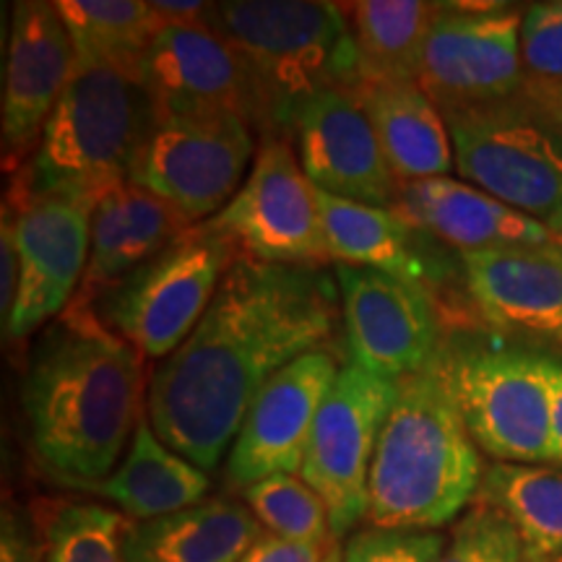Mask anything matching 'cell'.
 I'll return each instance as SVG.
<instances>
[{"instance_id":"1","label":"cell","mask_w":562,"mask_h":562,"mask_svg":"<svg viewBox=\"0 0 562 562\" xmlns=\"http://www.w3.org/2000/svg\"><path fill=\"white\" fill-rule=\"evenodd\" d=\"M339 318V286L323 269L240 256L193 334L151 370L146 417L157 438L214 472L263 385L328 349Z\"/></svg>"},{"instance_id":"2","label":"cell","mask_w":562,"mask_h":562,"mask_svg":"<svg viewBox=\"0 0 562 562\" xmlns=\"http://www.w3.org/2000/svg\"><path fill=\"white\" fill-rule=\"evenodd\" d=\"M144 362L97 318H60L40 341L21 409L34 461L53 482L97 490L115 472L146 414Z\"/></svg>"},{"instance_id":"3","label":"cell","mask_w":562,"mask_h":562,"mask_svg":"<svg viewBox=\"0 0 562 562\" xmlns=\"http://www.w3.org/2000/svg\"><path fill=\"white\" fill-rule=\"evenodd\" d=\"M482 456L467 430L446 349L432 364L396 383L368 484V524L383 529L438 531L474 505Z\"/></svg>"},{"instance_id":"4","label":"cell","mask_w":562,"mask_h":562,"mask_svg":"<svg viewBox=\"0 0 562 562\" xmlns=\"http://www.w3.org/2000/svg\"><path fill=\"white\" fill-rule=\"evenodd\" d=\"M201 21L240 60L263 138H290L297 110L321 91L362 89L341 3L227 0L209 3Z\"/></svg>"},{"instance_id":"5","label":"cell","mask_w":562,"mask_h":562,"mask_svg":"<svg viewBox=\"0 0 562 562\" xmlns=\"http://www.w3.org/2000/svg\"><path fill=\"white\" fill-rule=\"evenodd\" d=\"M159 115L138 76L79 68L42 131L37 151L11 178L37 191H76L100 201L128 182Z\"/></svg>"},{"instance_id":"6","label":"cell","mask_w":562,"mask_h":562,"mask_svg":"<svg viewBox=\"0 0 562 562\" xmlns=\"http://www.w3.org/2000/svg\"><path fill=\"white\" fill-rule=\"evenodd\" d=\"M237 258L222 232L195 224L104 294L94 318L144 360H167L206 315Z\"/></svg>"},{"instance_id":"7","label":"cell","mask_w":562,"mask_h":562,"mask_svg":"<svg viewBox=\"0 0 562 562\" xmlns=\"http://www.w3.org/2000/svg\"><path fill=\"white\" fill-rule=\"evenodd\" d=\"M456 172L521 214L562 211V128L526 94L446 117Z\"/></svg>"},{"instance_id":"8","label":"cell","mask_w":562,"mask_h":562,"mask_svg":"<svg viewBox=\"0 0 562 562\" xmlns=\"http://www.w3.org/2000/svg\"><path fill=\"white\" fill-rule=\"evenodd\" d=\"M451 391L476 448L497 463H552L550 357L446 349Z\"/></svg>"},{"instance_id":"9","label":"cell","mask_w":562,"mask_h":562,"mask_svg":"<svg viewBox=\"0 0 562 562\" xmlns=\"http://www.w3.org/2000/svg\"><path fill=\"white\" fill-rule=\"evenodd\" d=\"M209 224L252 261L311 269L331 261L315 186L284 136L263 138L243 188Z\"/></svg>"},{"instance_id":"10","label":"cell","mask_w":562,"mask_h":562,"mask_svg":"<svg viewBox=\"0 0 562 562\" xmlns=\"http://www.w3.org/2000/svg\"><path fill=\"white\" fill-rule=\"evenodd\" d=\"M97 199L76 191H37L11 178L3 206L16 232L21 284L5 339H24L68 311L87 273Z\"/></svg>"},{"instance_id":"11","label":"cell","mask_w":562,"mask_h":562,"mask_svg":"<svg viewBox=\"0 0 562 562\" xmlns=\"http://www.w3.org/2000/svg\"><path fill=\"white\" fill-rule=\"evenodd\" d=\"M256 154V128L240 115L161 117L131 182L203 224L235 199Z\"/></svg>"},{"instance_id":"12","label":"cell","mask_w":562,"mask_h":562,"mask_svg":"<svg viewBox=\"0 0 562 562\" xmlns=\"http://www.w3.org/2000/svg\"><path fill=\"white\" fill-rule=\"evenodd\" d=\"M393 398L396 383L347 362L315 417L300 474L323 497L339 539L368 521L372 456Z\"/></svg>"},{"instance_id":"13","label":"cell","mask_w":562,"mask_h":562,"mask_svg":"<svg viewBox=\"0 0 562 562\" xmlns=\"http://www.w3.org/2000/svg\"><path fill=\"white\" fill-rule=\"evenodd\" d=\"M521 19L510 5L442 3L417 81L442 117L524 94Z\"/></svg>"},{"instance_id":"14","label":"cell","mask_w":562,"mask_h":562,"mask_svg":"<svg viewBox=\"0 0 562 562\" xmlns=\"http://www.w3.org/2000/svg\"><path fill=\"white\" fill-rule=\"evenodd\" d=\"M349 362L398 383L442 355L438 302L425 286L336 263Z\"/></svg>"},{"instance_id":"15","label":"cell","mask_w":562,"mask_h":562,"mask_svg":"<svg viewBox=\"0 0 562 562\" xmlns=\"http://www.w3.org/2000/svg\"><path fill=\"white\" fill-rule=\"evenodd\" d=\"M339 370L341 362L331 349H315L263 385L224 463L229 490L243 492L266 476L302 472L315 417Z\"/></svg>"},{"instance_id":"16","label":"cell","mask_w":562,"mask_h":562,"mask_svg":"<svg viewBox=\"0 0 562 562\" xmlns=\"http://www.w3.org/2000/svg\"><path fill=\"white\" fill-rule=\"evenodd\" d=\"M290 140L307 180L339 199L393 209L402 180L391 170L362 89H326L294 115Z\"/></svg>"},{"instance_id":"17","label":"cell","mask_w":562,"mask_h":562,"mask_svg":"<svg viewBox=\"0 0 562 562\" xmlns=\"http://www.w3.org/2000/svg\"><path fill=\"white\" fill-rule=\"evenodd\" d=\"M76 70L79 60L58 5L45 0H21L13 5L0 108L5 172L21 170L37 151L42 131Z\"/></svg>"},{"instance_id":"18","label":"cell","mask_w":562,"mask_h":562,"mask_svg":"<svg viewBox=\"0 0 562 562\" xmlns=\"http://www.w3.org/2000/svg\"><path fill=\"white\" fill-rule=\"evenodd\" d=\"M140 81L161 117L240 115L258 133L250 81L222 37L203 21L165 26L140 63Z\"/></svg>"},{"instance_id":"19","label":"cell","mask_w":562,"mask_h":562,"mask_svg":"<svg viewBox=\"0 0 562 562\" xmlns=\"http://www.w3.org/2000/svg\"><path fill=\"white\" fill-rule=\"evenodd\" d=\"M195 227L170 203L136 182L110 188L91 216V250L79 292L60 318L89 321L104 294L123 284L180 235Z\"/></svg>"},{"instance_id":"20","label":"cell","mask_w":562,"mask_h":562,"mask_svg":"<svg viewBox=\"0 0 562 562\" xmlns=\"http://www.w3.org/2000/svg\"><path fill=\"white\" fill-rule=\"evenodd\" d=\"M463 284L482 318L503 331L562 344V248L521 245L461 252Z\"/></svg>"},{"instance_id":"21","label":"cell","mask_w":562,"mask_h":562,"mask_svg":"<svg viewBox=\"0 0 562 562\" xmlns=\"http://www.w3.org/2000/svg\"><path fill=\"white\" fill-rule=\"evenodd\" d=\"M393 211L422 235L451 245L459 252L554 243L552 229L544 222L456 178L402 182Z\"/></svg>"},{"instance_id":"22","label":"cell","mask_w":562,"mask_h":562,"mask_svg":"<svg viewBox=\"0 0 562 562\" xmlns=\"http://www.w3.org/2000/svg\"><path fill=\"white\" fill-rule=\"evenodd\" d=\"M334 263L362 266L432 292L438 263L427 256L422 232L393 209L368 206L315 188Z\"/></svg>"},{"instance_id":"23","label":"cell","mask_w":562,"mask_h":562,"mask_svg":"<svg viewBox=\"0 0 562 562\" xmlns=\"http://www.w3.org/2000/svg\"><path fill=\"white\" fill-rule=\"evenodd\" d=\"M263 533L245 503L206 497L186 510L133 524L128 562H240Z\"/></svg>"},{"instance_id":"24","label":"cell","mask_w":562,"mask_h":562,"mask_svg":"<svg viewBox=\"0 0 562 562\" xmlns=\"http://www.w3.org/2000/svg\"><path fill=\"white\" fill-rule=\"evenodd\" d=\"M362 100L398 180L448 178L456 170L446 117L417 81L362 87Z\"/></svg>"},{"instance_id":"25","label":"cell","mask_w":562,"mask_h":562,"mask_svg":"<svg viewBox=\"0 0 562 562\" xmlns=\"http://www.w3.org/2000/svg\"><path fill=\"white\" fill-rule=\"evenodd\" d=\"M209 474L167 448L146 414L138 422L123 461L97 487L100 495L136 524L199 505L209 497Z\"/></svg>"},{"instance_id":"26","label":"cell","mask_w":562,"mask_h":562,"mask_svg":"<svg viewBox=\"0 0 562 562\" xmlns=\"http://www.w3.org/2000/svg\"><path fill=\"white\" fill-rule=\"evenodd\" d=\"M442 3L360 0L347 3L362 87L419 81L425 47Z\"/></svg>"},{"instance_id":"27","label":"cell","mask_w":562,"mask_h":562,"mask_svg":"<svg viewBox=\"0 0 562 562\" xmlns=\"http://www.w3.org/2000/svg\"><path fill=\"white\" fill-rule=\"evenodd\" d=\"M508 521L531 562L562 560V469L547 463H490L476 501Z\"/></svg>"},{"instance_id":"28","label":"cell","mask_w":562,"mask_h":562,"mask_svg":"<svg viewBox=\"0 0 562 562\" xmlns=\"http://www.w3.org/2000/svg\"><path fill=\"white\" fill-rule=\"evenodd\" d=\"M79 68H110L138 76L140 63L165 30L151 0H58Z\"/></svg>"},{"instance_id":"29","label":"cell","mask_w":562,"mask_h":562,"mask_svg":"<svg viewBox=\"0 0 562 562\" xmlns=\"http://www.w3.org/2000/svg\"><path fill=\"white\" fill-rule=\"evenodd\" d=\"M42 562H128L133 524L108 505L42 501L32 508Z\"/></svg>"},{"instance_id":"30","label":"cell","mask_w":562,"mask_h":562,"mask_svg":"<svg viewBox=\"0 0 562 562\" xmlns=\"http://www.w3.org/2000/svg\"><path fill=\"white\" fill-rule=\"evenodd\" d=\"M266 533L294 542H331V513L300 474H273L240 492Z\"/></svg>"},{"instance_id":"31","label":"cell","mask_w":562,"mask_h":562,"mask_svg":"<svg viewBox=\"0 0 562 562\" xmlns=\"http://www.w3.org/2000/svg\"><path fill=\"white\" fill-rule=\"evenodd\" d=\"M438 562H531V558L501 513L474 503L453 524Z\"/></svg>"},{"instance_id":"32","label":"cell","mask_w":562,"mask_h":562,"mask_svg":"<svg viewBox=\"0 0 562 562\" xmlns=\"http://www.w3.org/2000/svg\"><path fill=\"white\" fill-rule=\"evenodd\" d=\"M524 94L544 97L562 87V0L533 3L521 19Z\"/></svg>"},{"instance_id":"33","label":"cell","mask_w":562,"mask_h":562,"mask_svg":"<svg viewBox=\"0 0 562 562\" xmlns=\"http://www.w3.org/2000/svg\"><path fill=\"white\" fill-rule=\"evenodd\" d=\"M448 537L440 531L362 526L344 539V562H438Z\"/></svg>"},{"instance_id":"34","label":"cell","mask_w":562,"mask_h":562,"mask_svg":"<svg viewBox=\"0 0 562 562\" xmlns=\"http://www.w3.org/2000/svg\"><path fill=\"white\" fill-rule=\"evenodd\" d=\"M240 562H344L341 539L331 542H294L263 533Z\"/></svg>"},{"instance_id":"35","label":"cell","mask_w":562,"mask_h":562,"mask_svg":"<svg viewBox=\"0 0 562 562\" xmlns=\"http://www.w3.org/2000/svg\"><path fill=\"white\" fill-rule=\"evenodd\" d=\"M0 562H42V542L32 510H3V524H0Z\"/></svg>"},{"instance_id":"36","label":"cell","mask_w":562,"mask_h":562,"mask_svg":"<svg viewBox=\"0 0 562 562\" xmlns=\"http://www.w3.org/2000/svg\"><path fill=\"white\" fill-rule=\"evenodd\" d=\"M0 220H3L0 222V315H3V331H5L19 297L21 261L16 250V232H13V216L9 206H3V216H0Z\"/></svg>"},{"instance_id":"37","label":"cell","mask_w":562,"mask_h":562,"mask_svg":"<svg viewBox=\"0 0 562 562\" xmlns=\"http://www.w3.org/2000/svg\"><path fill=\"white\" fill-rule=\"evenodd\" d=\"M552 385V463L562 467V362L550 360Z\"/></svg>"},{"instance_id":"38","label":"cell","mask_w":562,"mask_h":562,"mask_svg":"<svg viewBox=\"0 0 562 562\" xmlns=\"http://www.w3.org/2000/svg\"><path fill=\"white\" fill-rule=\"evenodd\" d=\"M526 97H529V94H526ZM529 100L537 102L539 108H542L547 115H550L552 121L562 128V87L550 91V94H544V97H529Z\"/></svg>"},{"instance_id":"39","label":"cell","mask_w":562,"mask_h":562,"mask_svg":"<svg viewBox=\"0 0 562 562\" xmlns=\"http://www.w3.org/2000/svg\"><path fill=\"white\" fill-rule=\"evenodd\" d=\"M547 227L552 229V235H554V245H558V248H562V211L558 216H554V220L547 224Z\"/></svg>"},{"instance_id":"40","label":"cell","mask_w":562,"mask_h":562,"mask_svg":"<svg viewBox=\"0 0 562 562\" xmlns=\"http://www.w3.org/2000/svg\"><path fill=\"white\" fill-rule=\"evenodd\" d=\"M560 562H562V560H560Z\"/></svg>"}]
</instances>
